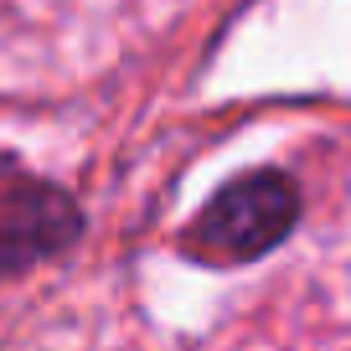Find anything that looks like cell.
I'll return each mask as SVG.
<instances>
[{"instance_id": "obj_1", "label": "cell", "mask_w": 351, "mask_h": 351, "mask_svg": "<svg viewBox=\"0 0 351 351\" xmlns=\"http://www.w3.org/2000/svg\"><path fill=\"white\" fill-rule=\"evenodd\" d=\"M295 222H300L295 176L274 171V165L243 171L191 217V228L181 232V253L207 269H232V263H248L274 243H285Z\"/></svg>"}, {"instance_id": "obj_2", "label": "cell", "mask_w": 351, "mask_h": 351, "mask_svg": "<svg viewBox=\"0 0 351 351\" xmlns=\"http://www.w3.org/2000/svg\"><path fill=\"white\" fill-rule=\"evenodd\" d=\"M83 212L52 181L0 160V274H16L77 238Z\"/></svg>"}]
</instances>
